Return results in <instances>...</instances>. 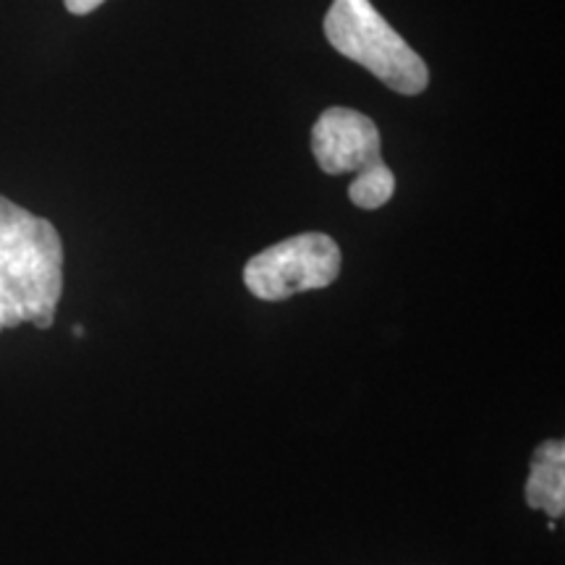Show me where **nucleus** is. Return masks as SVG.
I'll return each mask as SVG.
<instances>
[{"label":"nucleus","instance_id":"nucleus-4","mask_svg":"<svg viewBox=\"0 0 565 565\" xmlns=\"http://www.w3.org/2000/svg\"><path fill=\"white\" fill-rule=\"evenodd\" d=\"M341 265V246L328 233H299L254 254L244 267V286L263 301H286L333 286Z\"/></svg>","mask_w":565,"mask_h":565},{"label":"nucleus","instance_id":"nucleus-5","mask_svg":"<svg viewBox=\"0 0 565 565\" xmlns=\"http://www.w3.org/2000/svg\"><path fill=\"white\" fill-rule=\"evenodd\" d=\"M526 503L557 521L565 515V443L545 440L532 456L526 479Z\"/></svg>","mask_w":565,"mask_h":565},{"label":"nucleus","instance_id":"nucleus-1","mask_svg":"<svg viewBox=\"0 0 565 565\" xmlns=\"http://www.w3.org/2000/svg\"><path fill=\"white\" fill-rule=\"evenodd\" d=\"M63 296V242L55 225L0 196V333L53 328Z\"/></svg>","mask_w":565,"mask_h":565},{"label":"nucleus","instance_id":"nucleus-3","mask_svg":"<svg viewBox=\"0 0 565 565\" xmlns=\"http://www.w3.org/2000/svg\"><path fill=\"white\" fill-rule=\"evenodd\" d=\"M317 166L328 175L356 173L349 200L362 210H380L393 200L395 175L383 160V141L372 118L353 108H328L312 129Z\"/></svg>","mask_w":565,"mask_h":565},{"label":"nucleus","instance_id":"nucleus-2","mask_svg":"<svg viewBox=\"0 0 565 565\" xmlns=\"http://www.w3.org/2000/svg\"><path fill=\"white\" fill-rule=\"evenodd\" d=\"M330 45L345 58L364 66L387 89L398 95H422L429 84V68L372 0H333L324 17Z\"/></svg>","mask_w":565,"mask_h":565},{"label":"nucleus","instance_id":"nucleus-6","mask_svg":"<svg viewBox=\"0 0 565 565\" xmlns=\"http://www.w3.org/2000/svg\"><path fill=\"white\" fill-rule=\"evenodd\" d=\"M66 3V9L74 13V17H87L95 9H100L105 0H63Z\"/></svg>","mask_w":565,"mask_h":565}]
</instances>
